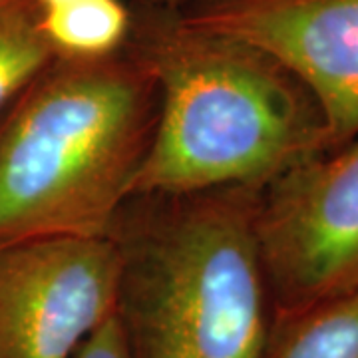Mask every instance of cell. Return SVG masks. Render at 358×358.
Returning a JSON list of instances; mask_svg holds the SVG:
<instances>
[{"instance_id":"cell-10","label":"cell","mask_w":358,"mask_h":358,"mask_svg":"<svg viewBox=\"0 0 358 358\" xmlns=\"http://www.w3.org/2000/svg\"><path fill=\"white\" fill-rule=\"evenodd\" d=\"M74 358H131L122 324L115 317V310L80 346Z\"/></svg>"},{"instance_id":"cell-11","label":"cell","mask_w":358,"mask_h":358,"mask_svg":"<svg viewBox=\"0 0 358 358\" xmlns=\"http://www.w3.org/2000/svg\"><path fill=\"white\" fill-rule=\"evenodd\" d=\"M138 4L154 6V8H167V10H183L193 0H136Z\"/></svg>"},{"instance_id":"cell-5","label":"cell","mask_w":358,"mask_h":358,"mask_svg":"<svg viewBox=\"0 0 358 358\" xmlns=\"http://www.w3.org/2000/svg\"><path fill=\"white\" fill-rule=\"evenodd\" d=\"M117 281L112 235L0 243V358H74L114 315Z\"/></svg>"},{"instance_id":"cell-7","label":"cell","mask_w":358,"mask_h":358,"mask_svg":"<svg viewBox=\"0 0 358 358\" xmlns=\"http://www.w3.org/2000/svg\"><path fill=\"white\" fill-rule=\"evenodd\" d=\"M263 358H358V287L273 315Z\"/></svg>"},{"instance_id":"cell-12","label":"cell","mask_w":358,"mask_h":358,"mask_svg":"<svg viewBox=\"0 0 358 358\" xmlns=\"http://www.w3.org/2000/svg\"><path fill=\"white\" fill-rule=\"evenodd\" d=\"M70 2H78V0H36L40 8H54V6H62V4H70Z\"/></svg>"},{"instance_id":"cell-8","label":"cell","mask_w":358,"mask_h":358,"mask_svg":"<svg viewBox=\"0 0 358 358\" xmlns=\"http://www.w3.org/2000/svg\"><path fill=\"white\" fill-rule=\"evenodd\" d=\"M40 24L56 58L96 60L126 48L134 6L124 0H78L40 8Z\"/></svg>"},{"instance_id":"cell-1","label":"cell","mask_w":358,"mask_h":358,"mask_svg":"<svg viewBox=\"0 0 358 358\" xmlns=\"http://www.w3.org/2000/svg\"><path fill=\"white\" fill-rule=\"evenodd\" d=\"M131 6L128 46L157 90L131 197L265 189L331 150L319 103L268 52L197 24L185 10Z\"/></svg>"},{"instance_id":"cell-2","label":"cell","mask_w":358,"mask_h":358,"mask_svg":"<svg viewBox=\"0 0 358 358\" xmlns=\"http://www.w3.org/2000/svg\"><path fill=\"white\" fill-rule=\"evenodd\" d=\"M263 189L129 197L115 317L131 358H263L273 301L259 239Z\"/></svg>"},{"instance_id":"cell-4","label":"cell","mask_w":358,"mask_h":358,"mask_svg":"<svg viewBox=\"0 0 358 358\" xmlns=\"http://www.w3.org/2000/svg\"><path fill=\"white\" fill-rule=\"evenodd\" d=\"M259 239L273 315L358 287V134L268 183Z\"/></svg>"},{"instance_id":"cell-3","label":"cell","mask_w":358,"mask_h":358,"mask_svg":"<svg viewBox=\"0 0 358 358\" xmlns=\"http://www.w3.org/2000/svg\"><path fill=\"white\" fill-rule=\"evenodd\" d=\"M155 112L154 78L128 44L54 58L0 114V243L110 235Z\"/></svg>"},{"instance_id":"cell-9","label":"cell","mask_w":358,"mask_h":358,"mask_svg":"<svg viewBox=\"0 0 358 358\" xmlns=\"http://www.w3.org/2000/svg\"><path fill=\"white\" fill-rule=\"evenodd\" d=\"M54 58L36 0H0V114Z\"/></svg>"},{"instance_id":"cell-6","label":"cell","mask_w":358,"mask_h":358,"mask_svg":"<svg viewBox=\"0 0 358 358\" xmlns=\"http://www.w3.org/2000/svg\"><path fill=\"white\" fill-rule=\"evenodd\" d=\"M197 24L277 58L310 92L331 148L358 134V0H193Z\"/></svg>"}]
</instances>
